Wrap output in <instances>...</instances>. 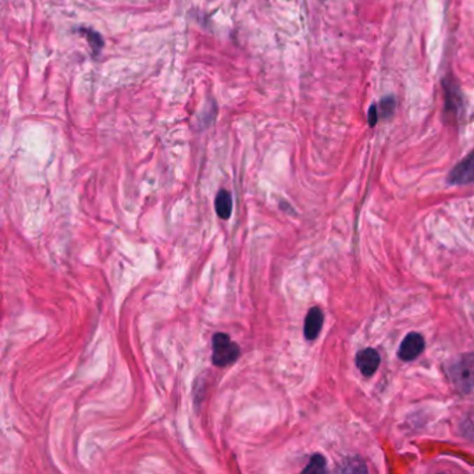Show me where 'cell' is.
Here are the masks:
<instances>
[{"label": "cell", "mask_w": 474, "mask_h": 474, "mask_svg": "<svg viewBox=\"0 0 474 474\" xmlns=\"http://www.w3.org/2000/svg\"><path fill=\"white\" fill-rule=\"evenodd\" d=\"M213 355L212 362L217 367H227L235 363L241 356V349L228 334L217 332L213 335Z\"/></svg>", "instance_id": "1"}, {"label": "cell", "mask_w": 474, "mask_h": 474, "mask_svg": "<svg viewBox=\"0 0 474 474\" xmlns=\"http://www.w3.org/2000/svg\"><path fill=\"white\" fill-rule=\"evenodd\" d=\"M450 377L457 388L462 392H471L474 388V353L464 355L450 369Z\"/></svg>", "instance_id": "2"}, {"label": "cell", "mask_w": 474, "mask_h": 474, "mask_svg": "<svg viewBox=\"0 0 474 474\" xmlns=\"http://www.w3.org/2000/svg\"><path fill=\"white\" fill-rule=\"evenodd\" d=\"M445 91V108L444 117L450 123H457L464 112V96L459 84L452 77H447L443 82Z\"/></svg>", "instance_id": "3"}, {"label": "cell", "mask_w": 474, "mask_h": 474, "mask_svg": "<svg viewBox=\"0 0 474 474\" xmlns=\"http://www.w3.org/2000/svg\"><path fill=\"white\" fill-rule=\"evenodd\" d=\"M451 185H468L474 182V151L458 163L448 175Z\"/></svg>", "instance_id": "4"}, {"label": "cell", "mask_w": 474, "mask_h": 474, "mask_svg": "<svg viewBox=\"0 0 474 474\" xmlns=\"http://www.w3.org/2000/svg\"><path fill=\"white\" fill-rule=\"evenodd\" d=\"M423 350H424L423 336L417 332H410L402 341L398 356L405 362H410V360L416 359Z\"/></svg>", "instance_id": "5"}, {"label": "cell", "mask_w": 474, "mask_h": 474, "mask_svg": "<svg viewBox=\"0 0 474 474\" xmlns=\"http://www.w3.org/2000/svg\"><path fill=\"white\" fill-rule=\"evenodd\" d=\"M380 362H381L380 353L373 348L363 349L356 355V366L366 377H370L377 371Z\"/></svg>", "instance_id": "6"}, {"label": "cell", "mask_w": 474, "mask_h": 474, "mask_svg": "<svg viewBox=\"0 0 474 474\" xmlns=\"http://www.w3.org/2000/svg\"><path fill=\"white\" fill-rule=\"evenodd\" d=\"M323 323H324V315L321 312L320 308H312L306 316L305 320V336L309 341L316 339L323 328Z\"/></svg>", "instance_id": "7"}, {"label": "cell", "mask_w": 474, "mask_h": 474, "mask_svg": "<svg viewBox=\"0 0 474 474\" xmlns=\"http://www.w3.org/2000/svg\"><path fill=\"white\" fill-rule=\"evenodd\" d=\"M216 212L219 214L220 219L223 220H228L231 217L232 213V196L227 189H221L219 191L217 196H216Z\"/></svg>", "instance_id": "8"}, {"label": "cell", "mask_w": 474, "mask_h": 474, "mask_svg": "<svg viewBox=\"0 0 474 474\" xmlns=\"http://www.w3.org/2000/svg\"><path fill=\"white\" fill-rule=\"evenodd\" d=\"M78 32L84 34V36L87 38V40H88V43H89V46L92 49L94 56L101 54V52H102V49L105 46L103 36L99 32L94 31L92 28H78Z\"/></svg>", "instance_id": "9"}, {"label": "cell", "mask_w": 474, "mask_h": 474, "mask_svg": "<svg viewBox=\"0 0 474 474\" xmlns=\"http://www.w3.org/2000/svg\"><path fill=\"white\" fill-rule=\"evenodd\" d=\"M395 108H397V102H395V98L394 96H385L383 101H381V103H380V117H383V119H390L392 114H394V112H395Z\"/></svg>", "instance_id": "10"}, {"label": "cell", "mask_w": 474, "mask_h": 474, "mask_svg": "<svg viewBox=\"0 0 474 474\" xmlns=\"http://www.w3.org/2000/svg\"><path fill=\"white\" fill-rule=\"evenodd\" d=\"M325 472V459L323 455L316 454L312 457L309 465L304 469V473H323Z\"/></svg>", "instance_id": "11"}, {"label": "cell", "mask_w": 474, "mask_h": 474, "mask_svg": "<svg viewBox=\"0 0 474 474\" xmlns=\"http://www.w3.org/2000/svg\"><path fill=\"white\" fill-rule=\"evenodd\" d=\"M378 117H380L378 108L376 105L370 106V109H369V126L374 127L377 124V121H378Z\"/></svg>", "instance_id": "12"}]
</instances>
